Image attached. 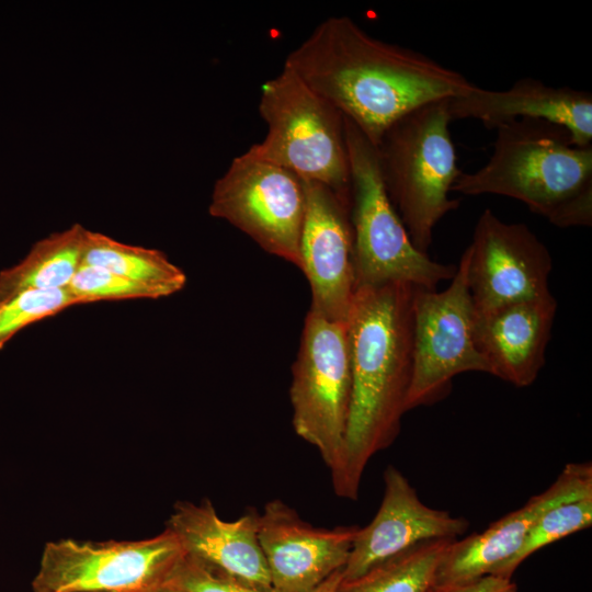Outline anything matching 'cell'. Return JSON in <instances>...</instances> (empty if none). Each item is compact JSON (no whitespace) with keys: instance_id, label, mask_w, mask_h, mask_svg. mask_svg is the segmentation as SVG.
<instances>
[{"instance_id":"1","label":"cell","mask_w":592,"mask_h":592,"mask_svg":"<svg viewBox=\"0 0 592 592\" xmlns=\"http://www.w3.org/2000/svg\"><path fill=\"white\" fill-rule=\"evenodd\" d=\"M284 66L375 147L403 115L475 86L422 53L373 37L348 16L322 21Z\"/></svg>"},{"instance_id":"2","label":"cell","mask_w":592,"mask_h":592,"mask_svg":"<svg viewBox=\"0 0 592 592\" xmlns=\"http://www.w3.org/2000/svg\"><path fill=\"white\" fill-rule=\"evenodd\" d=\"M415 287L389 282L355 288L346 319L351 406L341 460L331 474L340 498L357 500L367 464L399 434L412 378Z\"/></svg>"},{"instance_id":"3","label":"cell","mask_w":592,"mask_h":592,"mask_svg":"<svg viewBox=\"0 0 592 592\" xmlns=\"http://www.w3.org/2000/svg\"><path fill=\"white\" fill-rule=\"evenodd\" d=\"M494 130L489 160L463 172L452 191L521 201L560 228L591 226L592 146H576L563 127L543 119H515Z\"/></svg>"},{"instance_id":"4","label":"cell","mask_w":592,"mask_h":592,"mask_svg":"<svg viewBox=\"0 0 592 592\" xmlns=\"http://www.w3.org/2000/svg\"><path fill=\"white\" fill-rule=\"evenodd\" d=\"M448 101H433L403 115L376 146L388 196L411 242L423 253L436 224L459 205L449 197L463 172L449 132Z\"/></svg>"},{"instance_id":"5","label":"cell","mask_w":592,"mask_h":592,"mask_svg":"<svg viewBox=\"0 0 592 592\" xmlns=\"http://www.w3.org/2000/svg\"><path fill=\"white\" fill-rule=\"evenodd\" d=\"M259 112L267 132L247 152L319 182L351 204L344 116L285 66L262 84Z\"/></svg>"},{"instance_id":"6","label":"cell","mask_w":592,"mask_h":592,"mask_svg":"<svg viewBox=\"0 0 592 592\" xmlns=\"http://www.w3.org/2000/svg\"><path fill=\"white\" fill-rule=\"evenodd\" d=\"M351 172V225L355 288L389 282L436 289L451 281L456 265L419 251L386 191L376 147L344 117Z\"/></svg>"},{"instance_id":"7","label":"cell","mask_w":592,"mask_h":592,"mask_svg":"<svg viewBox=\"0 0 592 592\" xmlns=\"http://www.w3.org/2000/svg\"><path fill=\"white\" fill-rule=\"evenodd\" d=\"M351 395L346 321L329 320L309 309L293 365L292 421L297 435L317 448L330 475L341 460Z\"/></svg>"},{"instance_id":"8","label":"cell","mask_w":592,"mask_h":592,"mask_svg":"<svg viewBox=\"0 0 592 592\" xmlns=\"http://www.w3.org/2000/svg\"><path fill=\"white\" fill-rule=\"evenodd\" d=\"M169 530L139 540L46 543L33 592H152L184 556Z\"/></svg>"},{"instance_id":"9","label":"cell","mask_w":592,"mask_h":592,"mask_svg":"<svg viewBox=\"0 0 592 592\" xmlns=\"http://www.w3.org/2000/svg\"><path fill=\"white\" fill-rule=\"evenodd\" d=\"M465 252L447 288L415 287L413 295V364L406 410L445 397L455 376L466 372L491 375L474 339V307Z\"/></svg>"},{"instance_id":"10","label":"cell","mask_w":592,"mask_h":592,"mask_svg":"<svg viewBox=\"0 0 592 592\" xmlns=\"http://www.w3.org/2000/svg\"><path fill=\"white\" fill-rule=\"evenodd\" d=\"M305 208L304 183L297 174L246 151L216 181L208 212L266 252L300 267Z\"/></svg>"},{"instance_id":"11","label":"cell","mask_w":592,"mask_h":592,"mask_svg":"<svg viewBox=\"0 0 592 592\" xmlns=\"http://www.w3.org/2000/svg\"><path fill=\"white\" fill-rule=\"evenodd\" d=\"M464 252L476 312L550 293L551 255L523 223H506L485 209Z\"/></svg>"},{"instance_id":"12","label":"cell","mask_w":592,"mask_h":592,"mask_svg":"<svg viewBox=\"0 0 592 592\" xmlns=\"http://www.w3.org/2000/svg\"><path fill=\"white\" fill-rule=\"evenodd\" d=\"M303 183L299 269L310 284V309L329 320L346 321L355 293L351 204L319 182Z\"/></svg>"},{"instance_id":"13","label":"cell","mask_w":592,"mask_h":592,"mask_svg":"<svg viewBox=\"0 0 592 592\" xmlns=\"http://www.w3.org/2000/svg\"><path fill=\"white\" fill-rule=\"evenodd\" d=\"M384 493L377 513L358 527L342 569L343 582L355 580L385 561L421 544L454 540L469 522L424 504L406 476L389 465L384 474Z\"/></svg>"},{"instance_id":"14","label":"cell","mask_w":592,"mask_h":592,"mask_svg":"<svg viewBox=\"0 0 592 592\" xmlns=\"http://www.w3.org/2000/svg\"><path fill=\"white\" fill-rule=\"evenodd\" d=\"M357 526L316 527L280 499L259 514L258 538L276 592H310L344 568Z\"/></svg>"},{"instance_id":"15","label":"cell","mask_w":592,"mask_h":592,"mask_svg":"<svg viewBox=\"0 0 592 592\" xmlns=\"http://www.w3.org/2000/svg\"><path fill=\"white\" fill-rule=\"evenodd\" d=\"M592 497L591 463L567 464L556 480L523 506L490 524L483 532L453 540L443 555L432 589L491 573L521 547L527 533L548 510Z\"/></svg>"},{"instance_id":"16","label":"cell","mask_w":592,"mask_h":592,"mask_svg":"<svg viewBox=\"0 0 592 592\" xmlns=\"http://www.w3.org/2000/svg\"><path fill=\"white\" fill-rule=\"evenodd\" d=\"M453 119H476L485 127L521 118L543 119L563 127L578 147L592 146V94L569 87L555 88L523 78L506 90L474 86L448 101Z\"/></svg>"},{"instance_id":"17","label":"cell","mask_w":592,"mask_h":592,"mask_svg":"<svg viewBox=\"0 0 592 592\" xmlns=\"http://www.w3.org/2000/svg\"><path fill=\"white\" fill-rule=\"evenodd\" d=\"M556 311L551 293L474 311V339L491 375L515 387L532 385L545 365Z\"/></svg>"},{"instance_id":"18","label":"cell","mask_w":592,"mask_h":592,"mask_svg":"<svg viewBox=\"0 0 592 592\" xmlns=\"http://www.w3.org/2000/svg\"><path fill=\"white\" fill-rule=\"evenodd\" d=\"M258 520L255 510L224 521L209 500L200 504L179 501L166 528L186 555L243 581L272 588L258 538Z\"/></svg>"},{"instance_id":"19","label":"cell","mask_w":592,"mask_h":592,"mask_svg":"<svg viewBox=\"0 0 592 592\" xmlns=\"http://www.w3.org/2000/svg\"><path fill=\"white\" fill-rule=\"evenodd\" d=\"M86 232L73 224L36 241L19 263L0 271V301L27 289L67 288L82 263Z\"/></svg>"},{"instance_id":"20","label":"cell","mask_w":592,"mask_h":592,"mask_svg":"<svg viewBox=\"0 0 592 592\" xmlns=\"http://www.w3.org/2000/svg\"><path fill=\"white\" fill-rule=\"evenodd\" d=\"M82 263L103 267L156 289L161 297L180 292L186 284L182 269L160 250L121 242L87 229Z\"/></svg>"},{"instance_id":"21","label":"cell","mask_w":592,"mask_h":592,"mask_svg":"<svg viewBox=\"0 0 592 592\" xmlns=\"http://www.w3.org/2000/svg\"><path fill=\"white\" fill-rule=\"evenodd\" d=\"M452 542L421 544L355 580L342 581L339 592H430L436 568Z\"/></svg>"},{"instance_id":"22","label":"cell","mask_w":592,"mask_h":592,"mask_svg":"<svg viewBox=\"0 0 592 592\" xmlns=\"http://www.w3.org/2000/svg\"><path fill=\"white\" fill-rule=\"evenodd\" d=\"M592 524V497L559 504L542 515L527 533L520 549L491 573L510 578L532 554Z\"/></svg>"},{"instance_id":"23","label":"cell","mask_w":592,"mask_h":592,"mask_svg":"<svg viewBox=\"0 0 592 592\" xmlns=\"http://www.w3.org/2000/svg\"><path fill=\"white\" fill-rule=\"evenodd\" d=\"M76 305L83 304L68 287L27 289L0 301V350L24 328Z\"/></svg>"},{"instance_id":"24","label":"cell","mask_w":592,"mask_h":592,"mask_svg":"<svg viewBox=\"0 0 592 592\" xmlns=\"http://www.w3.org/2000/svg\"><path fill=\"white\" fill-rule=\"evenodd\" d=\"M68 288L83 305L103 300L161 298L150 286L84 263L79 266Z\"/></svg>"},{"instance_id":"25","label":"cell","mask_w":592,"mask_h":592,"mask_svg":"<svg viewBox=\"0 0 592 592\" xmlns=\"http://www.w3.org/2000/svg\"><path fill=\"white\" fill-rule=\"evenodd\" d=\"M184 592H276L217 570L186 554L169 582Z\"/></svg>"},{"instance_id":"26","label":"cell","mask_w":592,"mask_h":592,"mask_svg":"<svg viewBox=\"0 0 592 592\" xmlns=\"http://www.w3.org/2000/svg\"><path fill=\"white\" fill-rule=\"evenodd\" d=\"M433 592H517L510 578L487 573L454 585L432 589Z\"/></svg>"},{"instance_id":"27","label":"cell","mask_w":592,"mask_h":592,"mask_svg":"<svg viewBox=\"0 0 592 592\" xmlns=\"http://www.w3.org/2000/svg\"><path fill=\"white\" fill-rule=\"evenodd\" d=\"M343 576L341 569L332 573L328 579H326L321 584L310 592H339Z\"/></svg>"},{"instance_id":"28","label":"cell","mask_w":592,"mask_h":592,"mask_svg":"<svg viewBox=\"0 0 592 592\" xmlns=\"http://www.w3.org/2000/svg\"><path fill=\"white\" fill-rule=\"evenodd\" d=\"M152 592H184V591L170 583H167Z\"/></svg>"},{"instance_id":"29","label":"cell","mask_w":592,"mask_h":592,"mask_svg":"<svg viewBox=\"0 0 592 592\" xmlns=\"http://www.w3.org/2000/svg\"><path fill=\"white\" fill-rule=\"evenodd\" d=\"M430 592H433V590H431Z\"/></svg>"}]
</instances>
